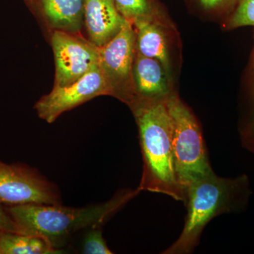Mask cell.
<instances>
[{
	"mask_svg": "<svg viewBox=\"0 0 254 254\" xmlns=\"http://www.w3.org/2000/svg\"><path fill=\"white\" fill-rule=\"evenodd\" d=\"M251 130H252V133H254V119L252 125H251Z\"/></svg>",
	"mask_w": 254,
	"mask_h": 254,
	"instance_id": "obj_20",
	"label": "cell"
},
{
	"mask_svg": "<svg viewBox=\"0 0 254 254\" xmlns=\"http://www.w3.org/2000/svg\"><path fill=\"white\" fill-rule=\"evenodd\" d=\"M51 44L55 61V87L69 86L100 66V48L91 41L56 30L52 35Z\"/></svg>",
	"mask_w": 254,
	"mask_h": 254,
	"instance_id": "obj_8",
	"label": "cell"
},
{
	"mask_svg": "<svg viewBox=\"0 0 254 254\" xmlns=\"http://www.w3.org/2000/svg\"><path fill=\"white\" fill-rule=\"evenodd\" d=\"M47 241L39 237L18 232H4L0 235V254H59Z\"/></svg>",
	"mask_w": 254,
	"mask_h": 254,
	"instance_id": "obj_13",
	"label": "cell"
},
{
	"mask_svg": "<svg viewBox=\"0 0 254 254\" xmlns=\"http://www.w3.org/2000/svg\"><path fill=\"white\" fill-rule=\"evenodd\" d=\"M4 232H17V230L5 205L0 204V235Z\"/></svg>",
	"mask_w": 254,
	"mask_h": 254,
	"instance_id": "obj_18",
	"label": "cell"
},
{
	"mask_svg": "<svg viewBox=\"0 0 254 254\" xmlns=\"http://www.w3.org/2000/svg\"><path fill=\"white\" fill-rule=\"evenodd\" d=\"M36 5L52 27L73 33L84 18V0H28Z\"/></svg>",
	"mask_w": 254,
	"mask_h": 254,
	"instance_id": "obj_12",
	"label": "cell"
},
{
	"mask_svg": "<svg viewBox=\"0 0 254 254\" xmlns=\"http://www.w3.org/2000/svg\"><path fill=\"white\" fill-rule=\"evenodd\" d=\"M166 103L173 125V150L177 180L187 193L190 184L214 172L194 115L175 93L169 95Z\"/></svg>",
	"mask_w": 254,
	"mask_h": 254,
	"instance_id": "obj_4",
	"label": "cell"
},
{
	"mask_svg": "<svg viewBox=\"0 0 254 254\" xmlns=\"http://www.w3.org/2000/svg\"><path fill=\"white\" fill-rule=\"evenodd\" d=\"M200 9L210 13L233 10L238 0H192Z\"/></svg>",
	"mask_w": 254,
	"mask_h": 254,
	"instance_id": "obj_17",
	"label": "cell"
},
{
	"mask_svg": "<svg viewBox=\"0 0 254 254\" xmlns=\"http://www.w3.org/2000/svg\"><path fill=\"white\" fill-rule=\"evenodd\" d=\"M136 52V33L128 20L116 36L100 48V66L111 83L114 97L130 107L136 100L133 81Z\"/></svg>",
	"mask_w": 254,
	"mask_h": 254,
	"instance_id": "obj_6",
	"label": "cell"
},
{
	"mask_svg": "<svg viewBox=\"0 0 254 254\" xmlns=\"http://www.w3.org/2000/svg\"><path fill=\"white\" fill-rule=\"evenodd\" d=\"M113 95L111 83L101 66H96L72 84L54 87L49 94L37 102L38 117L48 123H54L62 114L100 95Z\"/></svg>",
	"mask_w": 254,
	"mask_h": 254,
	"instance_id": "obj_7",
	"label": "cell"
},
{
	"mask_svg": "<svg viewBox=\"0 0 254 254\" xmlns=\"http://www.w3.org/2000/svg\"><path fill=\"white\" fill-rule=\"evenodd\" d=\"M119 11L128 21L151 20L169 26V20L158 0H114Z\"/></svg>",
	"mask_w": 254,
	"mask_h": 254,
	"instance_id": "obj_14",
	"label": "cell"
},
{
	"mask_svg": "<svg viewBox=\"0 0 254 254\" xmlns=\"http://www.w3.org/2000/svg\"><path fill=\"white\" fill-rule=\"evenodd\" d=\"M82 253L85 254H112L103 238L101 230L93 227L87 233L83 240Z\"/></svg>",
	"mask_w": 254,
	"mask_h": 254,
	"instance_id": "obj_16",
	"label": "cell"
},
{
	"mask_svg": "<svg viewBox=\"0 0 254 254\" xmlns=\"http://www.w3.org/2000/svg\"><path fill=\"white\" fill-rule=\"evenodd\" d=\"M166 100H144L131 107L144 163L139 189L165 193L186 203V191L180 186L175 170L173 125Z\"/></svg>",
	"mask_w": 254,
	"mask_h": 254,
	"instance_id": "obj_1",
	"label": "cell"
},
{
	"mask_svg": "<svg viewBox=\"0 0 254 254\" xmlns=\"http://www.w3.org/2000/svg\"><path fill=\"white\" fill-rule=\"evenodd\" d=\"M84 19L91 42L98 48L116 36L127 21L114 0H84Z\"/></svg>",
	"mask_w": 254,
	"mask_h": 254,
	"instance_id": "obj_10",
	"label": "cell"
},
{
	"mask_svg": "<svg viewBox=\"0 0 254 254\" xmlns=\"http://www.w3.org/2000/svg\"><path fill=\"white\" fill-rule=\"evenodd\" d=\"M140 190L139 188L127 190L108 202L84 208L36 203L5 207L18 233L41 237L55 249L62 250L73 234L102 225Z\"/></svg>",
	"mask_w": 254,
	"mask_h": 254,
	"instance_id": "obj_2",
	"label": "cell"
},
{
	"mask_svg": "<svg viewBox=\"0 0 254 254\" xmlns=\"http://www.w3.org/2000/svg\"><path fill=\"white\" fill-rule=\"evenodd\" d=\"M247 177L222 178L213 173L187 189V215L180 237L163 254H189L198 245L203 229L212 219L238 206L247 190Z\"/></svg>",
	"mask_w": 254,
	"mask_h": 254,
	"instance_id": "obj_3",
	"label": "cell"
},
{
	"mask_svg": "<svg viewBox=\"0 0 254 254\" xmlns=\"http://www.w3.org/2000/svg\"><path fill=\"white\" fill-rule=\"evenodd\" d=\"M245 26H254V0H238L225 23L228 30Z\"/></svg>",
	"mask_w": 254,
	"mask_h": 254,
	"instance_id": "obj_15",
	"label": "cell"
},
{
	"mask_svg": "<svg viewBox=\"0 0 254 254\" xmlns=\"http://www.w3.org/2000/svg\"><path fill=\"white\" fill-rule=\"evenodd\" d=\"M252 74H253V78H254V53H253V58H252Z\"/></svg>",
	"mask_w": 254,
	"mask_h": 254,
	"instance_id": "obj_19",
	"label": "cell"
},
{
	"mask_svg": "<svg viewBox=\"0 0 254 254\" xmlns=\"http://www.w3.org/2000/svg\"><path fill=\"white\" fill-rule=\"evenodd\" d=\"M171 80L160 62L145 57L136 50L133 65L136 100L132 105L144 100L166 99L172 93Z\"/></svg>",
	"mask_w": 254,
	"mask_h": 254,
	"instance_id": "obj_9",
	"label": "cell"
},
{
	"mask_svg": "<svg viewBox=\"0 0 254 254\" xmlns=\"http://www.w3.org/2000/svg\"><path fill=\"white\" fill-rule=\"evenodd\" d=\"M62 204L59 189L36 169L0 160V204Z\"/></svg>",
	"mask_w": 254,
	"mask_h": 254,
	"instance_id": "obj_5",
	"label": "cell"
},
{
	"mask_svg": "<svg viewBox=\"0 0 254 254\" xmlns=\"http://www.w3.org/2000/svg\"><path fill=\"white\" fill-rule=\"evenodd\" d=\"M132 23L136 33L137 51L160 62L172 77L171 60L165 31L169 26L144 18L135 20Z\"/></svg>",
	"mask_w": 254,
	"mask_h": 254,
	"instance_id": "obj_11",
	"label": "cell"
}]
</instances>
